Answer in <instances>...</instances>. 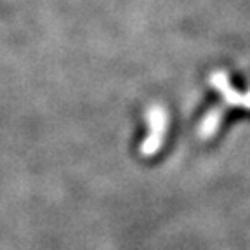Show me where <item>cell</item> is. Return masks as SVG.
Returning <instances> with one entry per match:
<instances>
[{
	"mask_svg": "<svg viewBox=\"0 0 250 250\" xmlns=\"http://www.w3.org/2000/svg\"><path fill=\"white\" fill-rule=\"evenodd\" d=\"M212 85H214L219 92L223 94L224 101H226L228 104L243 106V108L250 109V92L240 94L238 90H234L233 87H231L229 80H228L226 73H223V71H217V73L212 75Z\"/></svg>",
	"mask_w": 250,
	"mask_h": 250,
	"instance_id": "cell-1",
	"label": "cell"
},
{
	"mask_svg": "<svg viewBox=\"0 0 250 250\" xmlns=\"http://www.w3.org/2000/svg\"><path fill=\"white\" fill-rule=\"evenodd\" d=\"M224 115V109L223 108H214L210 111V113L205 117V120H203L202 124V136L203 137H210L212 134L217 130L219 124H221V118H223Z\"/></svg>",
	"mask_w": 250,
	"mask_h": 250,
	"instance_id": "cell-2",
	"label": "cell"
}]
</instances>
